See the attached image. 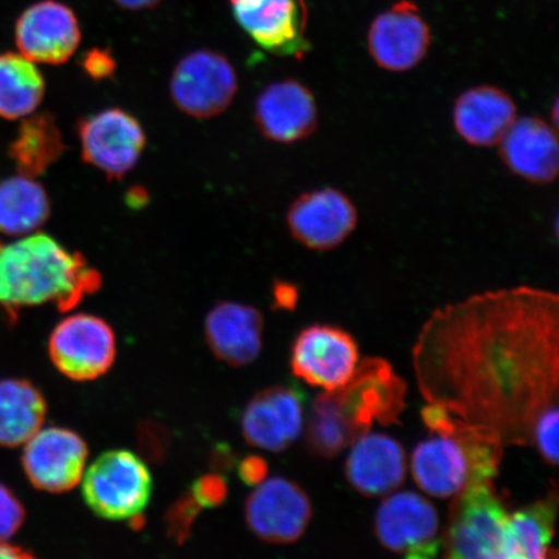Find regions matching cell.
I'll return each instance as SVG.
<instances>
[{"instance_id": "obj_2", "label": "cell", "mask_w": 559, "mask_h": 559, "mask_svg": "<svg viewBox=\"0 0 559 559\" xmlns=\"http://www.w3.org/2000/svg\"><path fill=\"white\" fill-rule=\"evenodd\" d=\"M407 383L390 362L367 358L341 388L324 391L312 404L307 442L320 457H334L367 435L374 423L401 424Z\"/></svg>"}, {"instance_id": "obj_39", "label": "cell", "mask_w": 559, "mask_h": 559, "mask_svg": "<svg viewBox=\"0 0 559 559\" xmlns=\"http://www.w3.org/2000/svg\"><path fill=\"white\" fill-rule=\"evenodd\" d=\"M145 199H146L145 191L139 190V188H135L134 191H131L129 193V198H128L129 201L130 200L134 201L130 205L131 206H135V207L144 205L145 204Z\"/></svg>"}, {"instance_id": "obj_32", "label": "cell", "mask_w": 559, "mask_h": 559, "mask_svg": "<svg viewBox=\"0 0 559 559\" xmlns=\"http://www.w3.org/2000/svg\"><path fill=\"white\" fill-rule=\"evenodd\" d=\"M25 519L20 500L3 485H0V542L11 539Z\"/></svg>"}, {"instance_id": "obj_23", "label": "cell", "mask_w": 559, "mask_h": 559, "mask_svg": "<svg viewBox=\"0 0 559 559\" xmlns=\"http://www.w3.org/2000/svg\"><path fill=\"white\" fill-rule=\"evenodd\" d=\"M424 440L412 453L414 479L426 493L449 499L472 484V465L456 440L436 435Z\"/></svg>"}, {"instance_id": "obj_11", "label": "cell", "mask_w": 559, "mask_h": 559, "mask_svg": "<svg viewBox=\"0 0 559 559\" xmlns=\"http://www.w3.org/2000/svg\"><path fill=\"white\" fill-rule=\"evenodd\" d=\"M241 29L258 46L282 58L302 59L311 45L306 37L305 0H229Z\"/></svg>"}, {"instance_id": "obj_36", "label": "cell", "mask_w": 559, "mask_h": 559, "mask_svg": "<svg viewBox=\"0 0 559 559\" xmlns=\"http://www.w3.org/2000/svg\"><path fill=\"white\" fill-rule=\"evenodd\" d=\"M117 4H120L122 9L130 11H140L152 9L155 7L159 0H115Z\"/></svg>"}, {"instance_id": "obj_4", "label": "cell", "mask_w": 559, "mask_h": 559, "mask_svg": "<svg viewBox=\"0 0 559 559\" xmlns=\"http://www.w3.org/2000/svg\"><path fill=\"white\" fill-rule=\"evenodd\" d=\"M509 513L492 480L467 485L453 496L442 536L450 559H502Z\"/></svg>"}, {"instance_id": "obj_24", "label": "cell", "mask_w": 559, "mask_h": 559, "mask_svg": "<svg viewBox=\"0 0 559 559\" xmlns=\"http://www.w3.org/2000/svg\"><path fill=\"white\" fill-rule=\"evenodd\" d=\"M424 423L435 435L450 437L463 447L472 465V484L492 480L499 473L502 447L498 440L450 414L437 404L421 411Z\"/></svg>"}, {"instance_id": "obj_9", "label": "cell", "mask_w": 559, "mask_h": 559, "mask_svg": "<svg viewBox=\"0 0 559 559\" xmlns=\"http://www.w3.org/2000/svg\"><path fill=\"white\" fill-rule=\"evenodd\" d=\"M79 136L85 163L115 179L134 169L146 144L142 124L118 108L83 118Z\"/></svg>"}, {"instance_id": "obj_8", "label": "cell", "mask_w": 559, "mask_h": 559, "mask_svg": "<svg viewBox=\"0 0 559 559\" xmlns=\"http://www.w3.org/2000/svg\"><path fill=\"white\" fill-rule=\"evenodd\" d=\"M239 88L233 64L221 53L209 50L185 56L175 67L170 94L188 116L210 118L225 111Z\"/></svg>"}, {"instance_id": "obj_16", "label": "cell", "mask_w": 559, "mask_h": 559, "mask_svg": "<svg viewBox=\"0 0 559 559\" xmlns=\"http://www.w3.org/2000/svg\"><path fill=\"white\" fill-rule=\"evenodd\" d=\"M16 45L21 55L39 64H64L81 44V29L74 12L66 4L45 0L20 16Z\"/></svg>"}, {"instance_id": "obj_38", "label": "cell", "mask_w": 559, "mask_h": 559, "mask_svg": "<svg viewBox=\"0 0 559 559\" xmlns=\"http://www.w3.org/2000/svg\"><path fill=\"white\" fill-rule=\"evenodd\" d=\"M295 290L290 289V286L280 285L276 289V299L278 300L280 306L290 307L292 302H296Z\"/></svg>"}, {"instance_id": "obj_19", "label": "cell", "mask_w": 559, "mask_h": 559, "mask_svg": "<svg viewBox=\"0 0 559 559\" xmlns=\"http://www.w3.org/2000/svg\"><path fill=\"white\" fill-rule=\"evenodd\" d=\"M502 163L516 177L534 185H550L558 177L557 132L540 117L516 118L499 143Z\"/></svg>"}, {"instance_id": "obj_25", "label": "cell", "mask_w": 559, "mask_h": 559, "mask_svg": "<svg viewBox=\"0 0 559 559\" xmlns=\"http://www.w3.org/2000/svg\"><path fill=\"white\" fill-rule=\"evenodd\" d=\"M557 492L509 514L502 559L550 558L557 514Z\"/></svg>"}, {"instance_id": "obj_21", "label": "cell", "mask_w": 559, "mask_h": 559, "mask_svg": "<svg viewBox=\"0 0 559 559\" xmlns=\"http://www.w3.org/2000/svg\"><path fill=\"white\" fill-rule=\"evenodd\" d=\"M452 118L454 130L465 143L487 148L500 143L519 115L512 96L504 90L484 85L457 97Z\"/></svg>"}, {"instance_id": "obj_28", "label": "cell", "mask_w": 559, "mask_h": 559, "mask_svg": "<svg viewBox=\"0 0 559 559\" xmlns=\"http://www.w3.org/2000/svg\"><path fill=\"white\" fill-rule=\"evenodd\" d=\"M66 151L64 139L50 114L27 116L10 146V157L25 177L44 174Z\"/></svg>"}, {"instance_id": "obj_27", "label": "cell", "mask_w": 559, "mask_h": 559, "mask_svg": "<svg viewBox=\"0 0 559 559\" xmlns=\"http://www.w3.org/2000/svg\"><path fill=\"white\" fill-rule=\"evenodd\" d=\"M51 214L45 188L33 178L19 175L0 180V233L29 235L44 226Z\"/></svg>"}, {"instance_id": "obj_15", "label": "cell", "mask_w": 559, "mask_h": 559, "mask_svg": "<svg viewBox=\"0 0 559 559\" xmlns=\"http://www.w3.org/2000/svg\"><path fill=\"white\" fill-rule=\"evenodd\" d=\"M88 447L80 435L64 428H40L24 444L23 465L27 478L41 491H70L82 480Z\"/></svg>"}, {"instance_id": "obj_30", "label": "cell", "mask_w": 559, "mask_h": 559, "mask_svg": "<svg viewBox=\"0 0 559 559\" xmlns=\"http://www.w3.org/2000/svg\"><path fill=\"white\" fill-rule=\"evenodd\" d=\"M558 408L545 414L537 423L534 432V443L537 447L545 463L550 466L558 465Z\"/></svg>"}, {"instance_id": "obj_17", "label": "cell", "mask_w": 559, "mask_h": 559, "mask_svg": "<svg viewBox=\"0 0 559 559\" xmlns=\"http://www.w3.org/2000/svg\"><path fill=\"white\" fill-rule=\"evenodd\" d=\"M304 429L302 394L290 386H271L249 402L241 417V430L250 445L283 452Z\"/></svg>"}, {"instance_id": "obj_34", "label": "cell", "mask_w": 559, "mask_h": 559, "mask_svg": "<svg viewBox=\"0 0 559 559\" xmlns=\"http://www.w3.org/2000/svg\"><path fill=\"white\" fill-rule=\"evenodd\" d=\"M81 66L91 79L97 81L107 80L116 72L114 56L109 51L99 50V48L83 55Z\"/></svg>"}, {"instance_id": "obj_10", "label": "cell", "mask_w": 559, "mask_h": 559, "mask_svg": "<svg viewBox=\"0 0 559 559\" xmlns=\"http://www.w3.org/2000/svg\"><path fill=\"white\" fill-rule=\"evenodd\" d=\"M245 504V520L251 533L272 544L300 539L312 519V506L296 481L274 477L255 486Z\"/></svg>"}, {"instance_id": "obj_12", "label": "cell", "mask_w": 559, "mask_h": 559, "mask_svg": "<svg viewBox=\"0 0 559 559\" xmlns=\"http://www.w3.org/2000/svg\"><path fill=\"white\" fill-rule=\"evenodd\" d=\"M359 365V348L347 332L331 325H312L293 344L290 367L299 380L331 391L352 379Z\"/></svg>"}, {"instance_id": "obj_22", "label": "cell", "mask_w": 559, "mask_h": 559, "mask_svg": "<svg viewBox=\"0 0 559 559\" xmlns=\"http://www.w3.org/2000/svg\"><path fill=\"white\" fill-rule=\"evenodd\" d=\"M205 334L210 349L221 361L248 366L262 352L263 317L254 307L222 302L207 313Z\"/></svg>"}, {"instance_id": "obj_29", "label": "cell", "mask_w": 559, "mask_h": 559, "mask_svg": "<svg viewBox=\"0 0 559 559\" xmlns=\"http://www.w3.org/2000/svg\"><path fill=\"white\" fill-rule=\"evenodd\" d=\"M45 96V80L23 55H0V117L17 120L34 114Z\"/></svg>"}, {"instance_id": "obj_37", "label": "cell", "mask_w": 559, "mask_h": 559, "mask_svg": "<svg viewBox=\"0 0 559 559\" xmlns=\"http://www.w3.org/2000/svg\"><path fill=\"white\" fill-rule=\"evenodd\" d=\"M29 555L25 554L24 550H21L17 547H13V545L7 542H0V559H15V558H24Z\"/></svg>"}, {"instance_id": "obj_26", "label": "cell", "mask_w": 559, "mask_h": 559, "mask_svg": "<svg viewBox=\"0 0 559 559\" xmlns=\"http://www.w3.org/2000/svg\"><path fill=\"white\" fill-rule=\"evenodd\" d=\"M46 412L45 397L34 384L0 381V445H24L44 426Z\"/></svg>"}, {"instance_id": "obj_13", "label": "cell", "mask_w": 559, "mask_h": 559, "mask_svg": "<svg viewBox=\"0 0 559 559\" xmlns=\"http://www.w3.org/2000/svg\"><path fill=\"white\" fill-rule=\"evenodd\" d=\"M286 222L292 236L305 248L330 251L354 234L359 213L347 194L326 187L300 194L289 207Z\"/></svg>"}, {"instance_id": "obj_7", "label": "cell", "mask_w": 559, "mask_h": 559, "mask_svg": "<svg viewBox=\"0 0 559 559\" xmlns=\"http://www.w3.org/2000/svg\"><path fill=\"white\" fill-rule=\"evenodd\" d=\"M374 533L382 547L409 559H430L442 549L437 509L418 493L390 495L377 509Z\"/></svg>"}, {"instance_id": "obj_33", "label": "cell", "mask_w": 559, "mask_h": 559, "mask_svg": "<svg viewBox=\"0 0 559 559\" xmlns=\"http://www.w3.org/2000/svg\"><path fill=\"white\" fill-rule=\"evenodd\" d=\"M191 495L201 508H216L226 500L227 481L221 475H205L194 481Z\"/></svg>"}, {"instance_id": "obj_3", "label": "cell", "mask_w": 559, "mask_h": 559, "mask_svg": "<svg viewBox=\"0 0 559 559\" xmlns=\"http://www.w3.org/2000/svg\"><path fill=\"white\" fill-rule=\"evenodd\" d=\"M100 285L99 272L50 235L0 242V306L7 309L55 304L69 311Z\"/></svg>"}, {"instance_id": "obj_18", "label": "cell", "mask_w": 559, "mask_h": 559, "mask_svg": "<svg viewBox=\"0 0 559 559\" xmlns=\"http://www.w3.org/2000/svg\"><path fill=\"white\" fill-rule=\"evenodd\" d=\"M254 116L262 134L282 144L302 142L319 124L313 94L296 80L278 81L265 87L258 96Z\"/></svg>"}, {"instance_id": "obj_14", "label": "cell", "mask_w": 559, "mask_h": 559, "mask_svg": "<svg viewBox=\"0 0 559 559\" xmlns=\"http://www.w3.org/2000/svg\"><path fill=\"white\" fill-rule=\"evenodd\" d=\"M367 40L377 67L390 73H405L421 64L428 55L431 33L418 7L401 0L373 20Z\"/></svg>"}, {"instance_id": "obj_6", "label": "cell", "mask_w": 559, "mask_h": 559, "mask_svg": "<svg viewBox=\"0 0 559 559\" xmlns=\"http://www.w3.org/2000/svg\"><path fill=\"white\" fill-rule=\"evenodd\" d=\"M48 353L53 366L68 379L93 381L114 366L116 335L107 321L95 314H72L55 328Z\"/></svg>"}, {"instance_id": "obj_5", "label": "cell", "mask_w": 559, "mask_h": 559, "mask_svg": "<svg viewBox=\"0 0 559 559\" xmlns=\"http://www.w3.org/2000/svg\"><path fill=\"white\" fill-rule=\"evenodd\" d=\"M82 478L83 498L100 519L135 521L150 504L151 472L144 461L130 451L103 453Z\"/></svg>"}, {"instance_id": "obj_1", "label": "cell", "mask_w": 559, "mask_h": 559, "mask_svg": "<svg viewBox=\"0 0 559 559\" xmlns=\"http://www.w3.org/2000/svg\"><path fill=\"white\" fill-rule=\"evenodd\" d=\"M419 393L498 440L533 445L558 408L559 298L516 286L432 312L414 347Z\"/></svg>"}, {"instance_id": "obj_20", "label": "cell", "mask_w": 559, "mask_h": 559, "mask_svg": "<svg viewBox=\"0 0 559 559\" xmlns=\"http://www.w3.org/2000/svg\"><path fill=\"white\" fill-rule=\"evenodd\" d=\"M346 460V478L356 491L373 498L394 492L407 474V457L396 439L367 432L352 444Z\"/></svg>"}, {"instance_id": "obj_31", "label": "cell", "mask_w": 559, "mask_h": 559, "mask_svg": "<svg viewBox=\"0 0 559 559\" xmlns=\"http://www.w3.org/2000/svg\"><path fill=\"white\" fill-rule=\"evenodd\" d=\"M202 509L191 493L180 498L170 508L167 513V523H169L170 535L178 542L185 540L190 533L192 523L198 519V514Z\"/></svg>"}, {"instance_id": "obj_35", "label": "cell", "mask_w": 559, "mask_h": 559, "mask_svg": "<svg viewBox=\"0 0 559 559\" xmlns=\"http://www.w3.org/2000/svg\"><path fill=\"white\" fill-rule=\"evenodd\" d=\"M240 478L249 486H258L267 477V463L261 457L245 459L239 466Z\"/></svg>"}]
</instances>
